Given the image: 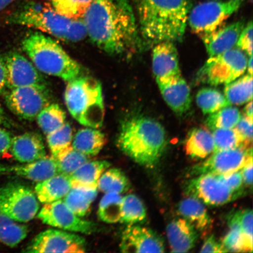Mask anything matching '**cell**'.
<instances>
[{
    "label": "cell",
    "mask_w": 253,
    "mask_h": 253,
    "mask_svg": "<svg viewBox=\"0 0 253 253\" xmlns=\"http://www.w3.org/2000/svg\"><path fill=\"white\" fill-rule=\"evenodd\" d=\"M64 99L69 113L81 125L94 128L103 125L105 107L99 81L79 77L68 82Z\"/></svg>",
    "instance_id": "obj_6"
},
{
    "label": "cell",
    "mask_w": 253,
    "mask_h": 253,
    "mask_svg": "<svg viewBox=\"0 0 253 253\" xmlns=\"http://www.w3.org/2000/svg\"><path fill=\"white\" fill-rule=\"evenodd\" d=\"M238 49L249 56L253 55V23L251 21L243 28L236 43Z\"/></svg>",
    "instance_id": "obj_43"
},
{
    "label": "cell",
    "mask_w": 253,
    "mask_h": 253,
    "mask_svg": "<svg viewBox=\"0 0 253 253\" xmlns=\"http://www.w3.org/2000/svg\"><path fill=\"white\" fill-rule=\"evenodd\" d=\"M229 232L224 237L222 245L227 252H245L244 242L240 226L239 211L229 218Z\"/></svg>",
    "instance_id": "obj_40"
},
{
    "label": "cell",
    "mask_w": 253,
    "mask_h": 253,
    "mask_svg": "<svg viewBox=\"0 0 253 253\" xmlns=\"http://www.w3.org/2000/svg\"><path fill=\"white\" fill-rule=\"evenodd\" d=\"M167 135L156 120L136 116L122 123L118 138L120 150L135 163L147 167L158 162L165 149Z\"/></svg>",
    "instance_id": "obj_3"
},
{
    "label": "cell",
    "mask_w": 253,
    "mask_h": 253,
    "mask_svg": "<svg viewBox=\"0 0 253 253\" xmlns=\"http://www.w3.org/2000/svg\"><path fill=\"white\" fill-rule=\"evenodd\" d=\"M189 9V0H138L139 30L145 45L181 42Z\"/></svg>",
    "instance_id": "obj_2"
},
{
    "label": "cell",
    "mask_w": 253,
    "mask_h": 253,
    "mask_svg": "<svg viewBox=\"0 0 253 253\" xmlns=\"http://www.w3.org/2000/svg\"><path fill=\"white\" fill-rule=\"evenodd\" d=\"M245 115L248 118L253 119V102L252 100L247 103L244 109Z\"/></svg>",
    "instance_id": "obj_51"
},
{
    "label": "cell",
    "mask_w": 253,
    "mask_h": 253,
    "mask_svg": "<svg viewBox=\"0 0 253 253\" xmlns=\"http://www.w3.org/2000/svg\"><path fill=\"white\" fill-rule=\"evenodd\" d=\"M122 199L118 193H106L101 199L98 210L99 219L107 223L119 222L122 216Z\"/></svg>",
    "instance_id": "obj_34"
},
{
    "label": "cell",
    "mask_w": 253,
    "mask_h": 253,
    "mask_svg": "<svg viewBox=\"0 0 253 253\" xmlns=\"http://www.w3.org/2000/svg\"><path fill=\"white\" fill-rule=\"evenodd\" d=\"M8 89L4 58L0 53V94L4 95Z\"/></svg>",
    "instance_id": "obj_49"
},
{
    "label": "cell",
    "mask_w": 253,
    "mask_h": 253,
    "mask_svg": "<svg viewBox=\"0 0 253 253\" xmlns=\"http://www.w3.org/2000/svg\"><path fill=\"white\" fill-rule=\"evenodd\" d=\"M167 235L173 253H186L194 248L197 230L185 219L174 220L167 227Z\"/></svg>",
    "instance_id": "obj_21"
},
{
    "label": "cell",
    "mask_w": 253,
    "mask_h": 253,
    "mask_svg": "<svg viewBox=\"0 0 253 253\" xmlns=\"http://www.w3.org/2000/svg\"><path fill=\"white\" fill-rule=\"evenodd\" d=\"M110 166L111 164L107 161H88L69 176L72 185L97 188L100 177Z\"/></svg>",
    "instance_id": "obj_28"
},
{
    "label": "cell",
    "mask_w": 253,
    "mask_h": 253,
    "mask_svg": "<svg viewBox=\"0 0 253 253\" xmlns=\"http://www.w3.org/2000/svg\"><path fill=\"white\" fill-rule=\"evenodd\" d=\"M94 0H49L50 5L58 13L71 19H82Z\"/></svg>",
    "instance_id": "obj_39"
},
{
    "label": "cell",
    "mask_w": 253,
    "mask_h": 253,
    "mask_svg": "<svg viewBox=\"0 0 253 253\" xmlns=\"http://www.w3.org/2000/svg\"><path fill=\"white\" fill-rule=\"evenodd\" d=\"M161 95L174 113L181 116L191 107L190 87L182 76L158 84Z\"/></svg>",
    "instance_id": "obj_19"
},
{
    "label": "cell",
    "mask_w": 253,
    "mask_h": 253,
    "mask_svg": "<svg viewBox=\"0 0 253 253\" xmlns=\"http://www.w3.org/2000/svg\"><path fill=\"white\" fill-rule=\"evenodd\" d=\"M97 188L72 185V188L63 199V202L79 217H84L89 211L91 203L97 195Z\"/></svg>",
    "instance_id": "obj_27"
},
{
    "label": "cell",
    "mask_w": 253,
    "mask_h": 253,
    "mask_svg": "<svg viewBox=\"0 0 253 253\" xmlns=\"http://www.w3.org/2000/svg\"><path fill=\"white\" fill-rule=\"evenodd\" d=\"M224 96L231 105L242 106L252 100V75L248 74L226 84Z\"/></svg>",
    "instance_id": "obj_29"
},
{
    "label": "cell",
    "mask_w": 253,
    "mask_h": 253,
    "mask_svg": "<svg viewBox=\"0 0 253 253\" xmlns=\"http://www.w3.org/2000/svg\"><path fill=\"white\" fill-rule=\"evenodd\" d=\"M8 89L33 86L47 89L46 82L32 62L17 52L4 56Z\"/></svg>",
    "instance_id": "obj_15"
},
{
    "label": "cell",
    "mask_w": 253,
    "mask_h": 253,
    "mask_svg": "<svg viewBox=\"0 0 253 253\" xmlns=\"http://www.w3.org/2000/svg\"><path fill=\"white\" fill-rule=\"evenodd\" d=\"M245 26V22L237 21L202 36L209 56H216L233 49Z\"/></svg>",
    "instance_id": "obj_18"
},
{
    "label": "cell",
    "mask_w": 253,
    "mask_h": 253,
    "mask_svg": "<svg viewBox=\"0 0 253 253\" xmlns=\"http://www.w3.org/2000/svg\"><path fill=\"white\" fill-rule=\"evenodd\" d=\"M12 156L21 163H30L46 156L43 139L37 132H26L12 138Z\"/></svg>",
    "instance_id": "obj_20"
},
{
    "label": "cell",
    "mask_w": 253,
    "mask_h": 253,
    "mask_svg": "<svg viewBox=\"0 0 253 253\" xmlns=\"http://www.w3.org/2000/svg\"><path fill=\"white\" fill-rule=\"evenodd\" d=\"M247 145H251L253 140V119L248 117L242 116L235 127Z\"/></svg>",
    "instance_id": "obj_45"
},
{
    "label": "cell",
    "mask_w": 253,
    "mask_h": 253,
    "mask_svg": "<svg viewBox=\"0 0 253 253\" xmlns=\"http://www.w3.org/2000/svg\"><path fill=\"white\" fill-rule=\"evenodd\" d=\"M38 217L44 224L72 232L90 235L98 230L96 223L81 219L61 200L45 204Z\"/></svg>",
    "instance_id": "obj_12"
},
{
    "label": "cell",
    "mask_w": 253,
    "mask_h": 253,
    "mask_svg": "<svg viewBox=\"0 0 253 253\" xmlns=\"http://www.w3.org/2000/svg\"><path fill=\"white\" fill-rule=\"evenodd\" d=\"M201 253H226L222 243L217 242L213 235L211 236L206 240L204 245L202 247Z\"/></svg>",
    "instance_id": "obj_46"
},
{
    "label": "cell",
    "mask_w": 253,
    "mask_h": 253,
    "mask_svg": "<svg viewBox=\"0 0 253 253\" xmlns=\"http://www.w3.org/2000/svg\"><path fill=\"white\" fill-rule=\"evenodd\" d=\"M219 179L224 183L227 187L234 192L240 195L242 193L243 181L241 172H233L232 173L220 174L217 175Z\"/></svg>",
    "instance_id": "obj_44"
},
{
    "label": "cell",
    "mask_w": 253,
    "mask_h": 253,
    "mask_svg": "<svg viewBox=\"0 0 253 253\" xmlns=\"http://www.w3.org/2000/svg\"><path fill=\"white\" fill-rule=\"evenodd\" d=\"M213 153L207 160L193 167L192 175L205 173L220 175L238 171L245 166L248 158L252 156V148L239 147Z\"/></svg>",
    "instance_id": "obj_14"
},
{
    "label": "cell",
    "mask_w": 253,
    "mask_h": 253,
    "mask_svg": "<svg viewBox=\"0 0 253 253\" xmlns=\"http://www.w3.org/2000/svg\"><path fill=\"white\" fill-rule=\"evenodd\" d=\"M146 217V210L137 196L129 194L123 198L122 216L120 222L132 225L142 222Z\"/></svg>",
    "instance_id": "obj_35"
},
{
    "label": "cell",
    "mask_w": 253,
    "mask_h": 253,
    "mask_svg": "<svg viewBox=\"0 0 253 253\" xmlns=\"http://www.w3.org/2000/svg\"><path fill=\"white\" fill-rule=\"evenodd\" d=\"M241 173L243 183L252 188L253 185V156H250L243 166Z\"/></svg>",
    "instance_id": "obj_48"
},
{
    "label": "cell",
    "mask_w": 253,
    "mask_h": 253,
    "mask_svg": "<svg viewBox=\"0 0 253 253\" xmlns=\"http://www.w3.org/2000/svg\"><path fill=\"white\" fill-rule=\"evenodd\" d=\"M253 211H239L240 226L244 242V252H253Z\"/></svg>",
    "instance_id": "obj_42"
},
{
    "label": "cell",
    "mask_w": 253,
    "mask_h": 253,
    "mask_svg": "<svg viewBox=\"0 0 253 253\" xmlns=\"http://www.w3.org/2000/svg\"><path fill=\"white\" fill-rule=\"evenodd\" d=\"M153 71L157 84L181 76L178 51L171 42H163L154 45Z\"/></svg>",
    "instance_id": "obj_17"
},
{
    "label": "cell",
    "mask_w": 253,
    "mask_h": 253,
    "mask_svg": "<svg viewBox=\"0 0 253 253\" xmlns=\"http://www.w3.org/2000/svg\"><path fill=\"white\" fill-rule=\"evenodd\" d=\"M130 183L122 170L110 169L103 172L97 183V188L104 193L116 192L121 194L128 191Z\"/></svg>",
    "instance_id": "obj_36"
},
{
    "label": "cell",
    "mask_w": 253,
    "mask_h": 253,
    "mask_svg": "<svg viewBox=\"0 0 253 253\" xmlns=\"http://www.w3.org/2000/svg\"><path fill=\"white\" fill-rule=\"evenodd\" d=\"M72 147L88 157L95 156L103 149L107 142L106 135L94 128L80 129L72 140Z\"/></svg>",
    "instance_id": "obj_26"
},
{
    "label": "cell",
    "mask_w": 253,
    "mask_h": 253,
    "mask_svg": "<svg viewBox=\"0 0 253 253\" xmlns=\"http://www.w3.org/2000/svg\"><path fill=\"white\" fill-rule=\"evenodd\" d=\"M13 1L14 0H0V11L7 8Z\"/></svg>",
    "instance_id": "obj_52"
},
{
    "label": "cell",
    "mask_w": 253,
    "mask_h": 253,
    "mask_svg": "<svg viewBox=\"0 0 253 253\" xmlns=\"http://www.w3.org/2000/svg\"><path fill=\"white\" fill-rule=\"evenodd\" d=\"M186 194L206 205L220 206L235 200L240 195L224 184L216 174L205 173L190 181Z\"/></svg>",
    "instance_id": "obj_13"
},
{
    "label": "cell",
    "mask_w": 253,
    "mask_h": 253,
    "mask_svg": "<svg viewBox=\"0 0 253 253\" xmlns=\"http://www.w3.org/2000/svg\"><path fill=\"white\" fill-rule=\"evenodd\" d=\"M196 101L204 115H211L224 107L232 106L220 91L211 87L203 88L199 90Z\"/></svg>",
    "instance_id": "obj_31"
},
{
    "label": "cell",
    "mask_w": 253,
    "mask_h": 253,
    "mask_svg": "<svg viewBox=\"0 0 253 253\" xmlns=\"http://www.w3.org/2000/svg\"><path fill=\"white\" fill-rule=\"evenodd\" d=\"M7 21L8 24L34 28L68 42H79L87 36L82 19L66 17L51 6L39 3H27L9 15Z\"/></svg>",
    "instance_id": "obj_4"
},
{
    "label": "cell",
    "mask_w": 253,
    "mask_h": 253,
    "mask_svg": "<svg viewBox=\"0 0 253 253\" xmlns=\"http://www.w3.org/2000/svg\"><path fill=\"white\" fill-rule=\"evenodd\" d=\"M212 135L214 143L213 152L239 147L250 148L235 128L214 129Z\"/></svg>",
    "instance_id": "obj_38"
},
{
    "label": "cell",
    "mask_w": 253,
    "mask_h": 253,
    "mask_svg": "<svg viewBox=\"0 0 253 253\" xmlns=\"http://www.w3.org/2000/svg\"><path fill=\"white\" fill-rule=\"evenodd\" d=\"M248 61L245 53L233 48L210 57L199 71L198 78L201 82L211 86L228 84L245 74Z\"/></svg>",
    "instance_id": "obj_7"
},
{
    "label": "cell",
    "mask_w": 253,
    "mask_h": 253,
    "mask_svg": "<svg viewBox=\"0 0 253 253\" xmlns=\"http://www.w3.org/2000/svg\"><path fill=\"white\" fill-rule=\"evenodd\" d=\"M84 237L64 231L48 229L32 240L24 253H84L86 251Z\"/></svg>",
    "instance_id": "obj_11"
},
{
    "label": "cell",
    "mask_w": 253,
    "mask_h": 253,
    "mask_svg": "<svg viewBox=\"0 0 253 253\" xmlns=\"http://www.w3.org/2000/svg\"><path fill=\"white\" fill-rule=\"evenodd\" d=\"M120 250L123 253H164V240L147 227L129 225L123 232Z\"/></svg>",
    "instance_id": "obj_16"
},
{
    "label": "cell",
    "mask_w": 253,
    "mask_h": 253,
    "mask_svg": "<svg viewBox=\"0 0 253 253\" xmlns=\"http://www.w3.org/2000/svg\"><path fill=\"white\" fill-rule=\"evenodd\" d=\"M8 109L19 118L34 120L48 105L47 89L33 86L16 87L4 94Z\"/></svg>",
    "instance_id": "obj_10"
},
{
    "label": "cell",
    "mask_w": 253,
    "mask_h": 253,
    "mask_svg": "<svg viewBox=\"0 0 253 253\" xmlns=\"http://www.w3.org/2000/svg\"><path fill=\"white\" fill-rule=\"evenodd\" d=\"M66 113L58 104H48L37 117L38 124L46 135L65 124Z\"/></svg>",
    "instance_id": "obj_33"
},
{
    "label": "cell",
    "mask_w": 253,
    "mask_h": 253,
    "mask_svg": "<svg viewBox=\"0 0 253 253\" xmlns=\"http://www.w3.org/2000/svg\"><path fill=\"white\" fill-rule=\"evenodd\" d=\"M28 227L0 212V243L15 248L26 238Z\"/></svg>",
    "instance_id": "obj_30"
},
{
    "label": "cell",
    "mask_w": 253,
    "mask_h": 253,
    "mask_svg": "<svg viewBox=\"0 0 253 253\" xmlns=\"http://www.w3.org/2000/svg\"><path fill=\"white\" fill-rule=\"evenodd\" d=\"M8 172L37 182L45 181L59 173L56 161L52 156H45L24 165L9 167Z\"/></svg>",
    "instance_id": "obj_22"
},
{
    "label": "cell",
    "mask_w": 253,
    "mask_h": 253,
    "mask_svg": "<svg viewBox=\"0 0 253 253\" xmlns=\"http://www.w3.org/2000/svg\"><path fill=\"white\" fill-rule=\"evenodd\" d=\"M241 117L237 107L229 106L211 114L206 120V125L212 131L218 128H233Z\"/></svg>",
    "instance_id": "obj_37"
},
{
    "label": "cell",
    "mask_w": 253,
    "mask_h": 253,
    "mask_svg": "<svg viewBox=\"0 0 253 253\" xmlns=\"http://www.w3.org/2000/svg\"><path fill=\"white\" fill-rule=\"evenodd\" d=\"M22 48L32 63L43 74L69 82L79 77L81 68L63 47L49 37L36 32L28 35Z\"/></svg>",
    "instance_id": "obj_5"
},
{
    "label": "cell",
    "mask_w": 253,
    "mask_h": 253,
    "mask_svg": "<svg viewBox=\"0 0 253 253\" xmlns=\"http://www.w3.org/2000/svg\"><path fill=\"white\" fill-rule=\"evenodd\" d=\"M247 69H248V74L253 75V55L249 56L248 63H247Z\"/></svg>",
    "instance_id": "obj_53"
},
{
    "label": "cell",
    "mask_w": 253,
    "mask_h": 253,
    "mask_svg": "<svg viewBox=\"0 0 253 253\" xmlns=\"http://www.w3.org/2000/svg\"><path fill=\"white\" fill-rule=\"evenodd\" d=\"M0 126H5V127L11 128L14 126L13 123L10 119H9L7 114L0 103Z\"/></svg>",
    "instance_id": "obj_50"
},
{
    "label": "cell",
    "mask_w": 253,
    "mask_h": 253,
    "mask_svg": "<svg viewBox=\"0 0 253 253\" xmlns=\"http://www.w3.org/2000/svg\"><path fill=\"white\" fill-rule=\"evenodd\" d=\"M12 138L10 132L0 127V157H5L10 150Z\"/></svg>",
    "instance_id": "obj_47"
},
{
    "label": "cell",
    "mask_w": 253,
    "mask_h": 253,
    "mask_svg": "<svg viewBox=\"0 0 253 253\" xmlns=\"http://www.w3.org/2000/svg\"><path fill=\"white\" fill-rule=\"evenodd\" d=\"M7 167L0 165V173L7 172Z\"/></svg>",
    "instance_id": "obj_54"
},
{
    "label": "cell",
    "mask_w": 253,
    "mask_h": 253,
    "mask_svg": "<svg viewBox=\"0 0 253 253\" xmlns=\"http://www.w3.org/2000/svg\"><path fill=\"white\" fill-rule=\"evenodd\" d=\"M214 147L212 134L202 128L192 129L185 142V150L194 159H205L213 153Z\"/></svg>",
    "instance_id": "obj_25"
},
{
    "label": "cell",
    "mask_w": 253,
    "mask_h": 253,
    "mask_svg": "<svg viewBox=\"0 0 253 253\" xmlns=\"http://www.w3.org/2000/svg\"><path fill=\"white\" fill-rule=\"evenodd\" d=\"M47 142L53 157L66 147L70 146L73 140L72 126L65 123L61 127L46 135Z\"/></svg>",
    "instance_id": "obj_41"
},
{
    "label": "cell",
    "mask_w": 253,
    "mask_h": 253,
    "mask_svg": "<svg viewBox=\"0 0 253 253\" xmlns=\"http://www.w3.org/2000/svg\"><path fill=\"white\" fill-rule=\"evenodd\" d=\"M244 0H210L202 2L189 12L190 28L201 37L220 28L241 7Z\"/></svg>",
    "instance_id": "obj_9"
},
{
    "label": "cell",
    "mask_w": 253,
    "mask_h": 253,
    "mask_svg": "<svg viewBox=\"0 0 253 253\" xmlns=\"http://www.w3.org/2000/svg\"><path fill=\"white\" fill-rule=\"evenodd\" d=\"M72 188L70 176L58 173L39 182L35 188L36 195L41 203L46 204L61 200Z\"/></svg>",
    "instance_id": "obj_23"
},
{
    "label": "cell",
    "mask_w": 253,
    "mask_h": 253,
    "mask_svg": "<svg viewBox=\"0 0 253 253\" xmlns=\"http://www.w3.org/2000/svg\"><path fill=\"white\" fill-rule=\"evenodd\" d=\"M178 211L199 232H207L211 227V217L203 203L197 198L189 196L183 199L178 205Z\"/></svg>",
    "instance_id": "obj_24"
},
{
    "label": "cell",
    "mask_w": 253,
    "mask_h": 253,
    "mask_svg": "<svg viewBox=\"0 0 253 253\" xmlns=\"http://www.w3.org/2000/svg\"><path fill=\"white\" fill-rule=\"evenodd\" d=\"M39 202L33 190L12 182L0 186V212L17 222L27 223L39 212Z\"/></svg>",
    "instance_id": "obj_8"
},
{
    "label": "cell",
    "mask_w": 253,
    "mask_h": 253,
    "mask_svg": "<svg viewBox=\"0 0 253 253\" xmlns=\"http://www.w3.org/2000/svg\"><path fill=\"white\" fill-rule=\"evenodd\" d=\"M53 158L56 161L59 173L68 176L89 161V157L75 149L71 145Z\"/></svg>",
    "instance_id": "obj_32"
},
{
    "label": "cell",
    "mask_w": 253,
    "mask_h": 253,
    "mask_svg": "<svg viewBox=\"0 0 253 253\" xmlns=\"http://www.w3.org/2000/svg\"><path fill=\"white\" fill-rule=\"evenodd\" d=\"M82 20L87 36L109 54H127L140 42L134 12L128 0H94Z\"/></svg>",
    "instance_id": "obj_1"
}]
</instances>
